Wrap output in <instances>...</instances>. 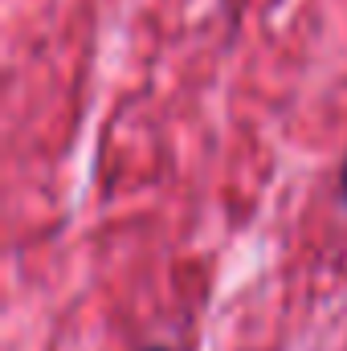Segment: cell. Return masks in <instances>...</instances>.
Here are the masks:
<instances>
[{
	"instance_id": "1",
	"label": "cell",
	"mask_w": 347,
	"mask_h": 351,
	"mask_svg": "<svg viewBox=\"0 0 347 351\" xmlns=\"http://www.w3.org/2000/svg\"><path fill=\"white\" fill-rule=\"evenodd\" d=\"M339 192H344V204H347V156H344V172H339Z\"/></svg>"
},
{
	"instance_id": "2",
	"label": "cell",
	"mask_w": 347,
	"mask_h": 351,
	"mask_svg": "<svg viewBox=\"0 0 347 351\" xmlns=\"http://www.w3.org/2000/svg\"><path fill=\"white\" fill-rule=\"evenodd\" d=\"M143 351H168V348H143Z\"/></svg>"
}]
</instances>
